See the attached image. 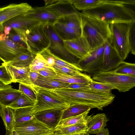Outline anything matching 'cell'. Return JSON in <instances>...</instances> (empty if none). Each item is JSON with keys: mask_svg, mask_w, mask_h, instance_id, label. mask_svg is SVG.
<instances>
[{"mask_svg": "<svg viewBox=\"0 0 135 135\" xmlns=\"http://www.w3.org/2000/svg\"><path fill=\"white\" fill-rule=\"evenodd\" d=\"M112 71L117 74L135 76V64L123 61Z\"/></svg>", "mask_w": 135, "mask_h": 135, "instance_id": "obj_33", "label": "cell"}, {"mask_svg": "<svg viewBox=\"0 0 135 135\" xmlns=\"http://www.w3.org/2000/svg\"><path fill=\"white\" fill-rule=\"evenodd\" d=\"M90 110H88L80 115L61 120L57 126L64 127L79 123L88 124L91 117L89 115Z\"/></svg>", "mask_w": 135, "mask_h": 135, "instance_id": "obj_26", "label": "cell"}, {"mask_svg": "<svg viewBox=\"0 0 135 135\" xmlns=\"http://www.w3.org/2000/svg\"><path fill=\"white\" fill-rule=\"evenodd\" d=\"M18 90L25 94L32 100L36 102V94L35 92L31 88L24 84L20 83Z\"/></svg>", "mask_w": 135, "mask_h": 135, "instance_id": "obj_40", "label": "cell"}, {"mask_svg": "<svg viewBox=\"0 0 135 135\" xmlns=\"http://www.w3.org/2000/svg\"><path fill=\"white\" fill-rule=\"evenodd\" d=\"M89 134L88 133H80L76 134H73V135H89Z\"/></svg>", "mask_w": 135, "mask_h": 135, "instance_id": "obj_49", "label": "cell"}, {"mask_svg": "<svg viewBox=\"0 0 135 135\" xmlns=\"http://www.w3.org/2000/svg\"><path fill=\"white\" fill-rule=\"evenodd\" d=\"M131 22H121L109 24L110 35L108 40L116 49L123 61L130 51L128 33Z\"/></svg>", "mask_w": 135, "mask_h": 135, "instance_id": "obj_6", "label": "cell"}, {"mask_svg": "<svg viewBox=\"0 0 135 135\" xmlns=\"http://www.w3.org/2000/svg\"><path fill=\"white\" fill-rule=\"evenodd\" d=\"M45 31L49 38L50 44L49 49L55 54L60 56L72 63L77 64L79 59L69 53L65 49L63 41L55 31L52 23L48 22Z\"/></svg>", "mask_w": 135, "mask_h": 135, "instance_id": "obj_10", "label": "cell"}, {"mask_svg": "<svg viewBox=\"0 0 135 135\" xmlns=\"http://www.w3.org/2000/svg\"><path fill=\"white\" fill-rule=\"evenodd\" d=\"M104 44L92 51L83 58L79 59L77 64L83 71L93 75L101 71Z\"/></svg>", "mask_w": 135, "mask_h": 135, "instance_id": "obj_11", "label": "cell"}, {"mask_svg": "<svg viewBox=\"0 0 135 135\" xmlns=\"http://www.w3.org/2000/svg\"><path fill=\"white\" fill-rule=\"evenodd\" d=\"M59 0H44L45 5L53 4L58 1Z\"/></svg>", "mask_w": 135, "mask_h": 135, "instance_id": "obj_47", "label": "cell"}, {"mask_svg": "<svg viewBox=\"0 0 135 135\" xmlns=\"http://www.w3.org/2000/svg\"><path fill=\"white\" fill-rule=\"evenodd\" d=\"M12 87V86L9 85H6L0 80V90Z\"/></svg>", "mask_w": 135, "mask_h": 135, "instance_id": "obj_46", "label": "cell"}, {"mask_svg": "<svg viewBox=\"0 0 135 135\" xmlns=\"http://www.w3.org/2000/svg\"><path fill=\"white\" fill-rule=\"evenodd\" d=\"M78 12L68 0H59L52 4L32 7L25 14L37 21L52 23L65 15Z\"/></svg>", "mask_w": 135, "mask_h": 135, "instance_id": "obj_4", "label": "cell"}, {"mask_svg": "<svg viewBox=\"0 0 135 135\" xmlns=\"http://www.w3.org/2000/svg\"><path fill=\"white\" fill-rule=\"evenodd\" d=\"M47 23H42L26 33V45L28 51L36 55L49 49L50 42L45 30Z\"/></svg>", "mask_w": 135, "mask_h": 135, "instance_id": "obj_8", "label": "cell"}, {"mask_svg": "<svg viewBox=\"0 0 135 135\" xmlns=\"http://www.w3.org/2000/svg\"><path fill=\"white\" fill-rule=\"evenodd\" d=\"M1 117L3 120L6 130H13L15 124L13 109L8 107L3 106Z\"/></svg>", "mask_w": 135, "mask_h": 135, "instance_id": "obj_29", "label": "cell"}, {"mask_svg": "<svg viewBox=\"0 0 135 135\" xmlns=\"http://www.w3.org/2000/svg\"><path fill=\"white\" fill-rule=\"evenodd\" d=\"M88 124L79 123L64 127L57 126L54 130L56 135H71L80 133H87Z\"/></svg>", "mask_w": 135, "mask_h": 135, "instance_id": "obj_22", "label": "cell"}, {"mask_svg": "<svg viewBox=\"0 0 135 135\" xmlns=\"http://www.w3.org/2000/svg\"><path fill=\"white\" fill-rule=\"evenodd\" d=\"M69 84L54 80L51 79L46 78L40 75L33 85L47 89H54L65 88Z\"/></svg>", "mask_w": 135, "mask_h": 135, "instance_id": "obj_24", "label": "cell"}, {"mask_svg": "<svg viewBox=\"0 0 135 135\" xmlns=\"http://www.w3.org/2000/svg\"><path fill=\"white\" fill-rule=\"evenodd\" d=\"M63 42L66 49L79 59L83 58L91 51L86 40L82 35L73 39L63 41Z\"/></svg>", "mask_w": 135, "mask_h": 135, "instance_id": "obj_15", "label": "cell"}, {"mask_svg": "<svg viewBox=\"0 0 135 135\" xmlns=\"http://www.w3.org/2000/svg\"><path fill=\"white\" fill-rule=\"evenodd\" d=\"M109 131L107 128H105L96 135H109Z\"/></svg>", "mask_w": 135, "mask_h": 135, "instance_id": "obj_45", "label": "cell"}, {"mask_svg": "<svg viewBox=\"0 0 135 135\" xmlns=\"http://www.w3.org/2000/svg\"><path fill=\"white\" fill-rule=\"evenodd\" d=\"M89 83L69 84L68 86L64 88L76 91H88L89 90Z\"/></svg>", "mask_w": 135, "mask_h": 135, "instance_id": "obj_42", "label": "cell"}, {"mask_svg": "<svg viewBox=\"0 0 135 135\" xmlns=\"http://www.w3.org/2000/svg\"><path fill=\"white\" fill-rule=\"evenodd\" d=\"M56 73L70 75H77L81 74L82 72L67 67L54 65L53 66Z\"/></svg>", "mask_w": 135, "mask_h": 135, "instance_id": "obj_38", "label": "cell"}, {"mask_svg": "<svg viewBox=\"0 0 135 135\" xmlns=\"http://www.w3.org/2000/svg\"><path fill=\"white\" fill-rule=\"evenodd\" d=\"M40 54L47 62L49 66L53 67L55 64V61L52 56V52L49 49H47Z\"/></svg>", "mask_w": 135, "mask_h": 135, "instance_id": "obj_41", "label": "cell"}, {"mask_svg": "<svg viewBox=\"0 0 135 135\" xmlns=\"http://www.w3.org/2000/svg\"><path fill=\"white\" fill-rule=\"evenodd\" d=\"M25 13L3 23L2 24L3 27H9L11 29H15L25 34L27 32L33 28L44 23L28 16Z\"/></svg>", "mask_w": 135, "mask_h": 135, "instance_id": "obj_14", "label": "cell"}, {"mask_svg": "<svg viewBox=\"0 0 135 135\" xmlns=\"http://www.w3.org/2000/svg\"><path fill=\"white\" fill-rule=\"evenodd\" d=\"M91 109L89 107L82 104L70 105L63 110L61 120L80 115Z\"/></svg>", "mask_w": 135, "mask_h": 135, "instance_id": "obj_27", "label": "cell"}, {"mask_svg": "<svg viewBox=\"0 0 135 135\" xmlns=\"http://www.w3.org/2000/svg\"><path fill=\"white\" fill-rule=\"evenodd\" d=\"M51 79L54 80L68 84H88L92 80L90 76L83 73L80 75L73 76L56 73V76Z\"/></svg>", "mask_w": 135, "mask_h": 135, "instance_id": "obj_21", "label": "cell"}, {"mask_svg": "<svg viewBox=\"0 0 135 135\" xmlns=\"http://www.w3.org/2000/svg\"><path fill=\"white\" fill-rule=\"evenodd\" d=\"M104 45L103 64L101 71L106 72L113 70L123 61L108 40L104 41Z\"/></svg>", "mask_w": 135, "mask_h": 135, "instance_id": "obj_16", "label": "cell"}, {"mask_svg": "<svg viewBox=\"0 0 135 135\" xmlns=\"http://www.w3.org/2000/svg\"><path fill=\"white\" fill-rule=\"evenodd\" d=\"M28 51L26 48L13 42L3 31L0 33V59L3 63L9 62L19 55Z\"/></svg>", "mask_w": 135, "mask_h": 135, "instance_id": "obj_13", "label": "cell"}, {"mask_svg": "<svg viewBox=\"0 0 135 135\" xmlns=\"http://www.w3.org/2000/svg\"><path fill=\"white\" fill-rule=\"evenodd\" d=\"M80 15L82 36L85 39L92 51L104 44L110 35L109 24L81 13Z\"/></svg>", "mask_w": 135, "mask_h": 135, "instance_id": "obj_3", "label": "cell"}, {"mask_svg": "<svg viewBox=\"0 0 135 135\" xmlns=\"http://www.w3.org/2000/svg\"><path fill=\"white\" fill-rule=\"evenodd\" d=\"M88 92L100 94L112 93V91L114 89L110 85L104 83L95 81L92 79L89 84Z\"/></svg>", "mask_w": 135, "mask_h": 135, "instance_id": "obj_30", "label": "cell"}, {"mask_svg": "<svg viewBox=\"0 0 135 135\" xmlns=\"http://www.w3.org/2000/svg\"><path fill=\"white\" fill-rule=\"evenodd\" d=\"M2 64L6 66L12 77L13 83H19L31 88V85L29 78L30 72L29 66L19 68Z\"/></svg>", "mask_w": 135, "mask_h": 135, "instance_id": "obj_19", "label": "cell"}, {"mask_svg": "<svg viewBox=\"0 0 135 135\" xmlns=\"http://www.w3.org/2000/svg\"><path fill=\"white\" fill-rule=\"evenodd\" d=\"M92 79L107 84L120 92L129 91L135 86V76L117 74L112 71H100L93 74Z\"/></svg>", "mask_w": 135, "mask_h": 135, "instance_id": "obj_7", "label": "cell"}, {"mask_svg": "<svg viewBox=\"0 0 135 135\" xmlns=\"http://www.w3.org/2000/svg\"><path fill=\"white\" fill-rule=\"evenodd\" d=\"M13 130L19 135H48L54 133L53 130L35 116L28 121L15 124Z\"/></svg>", "mask_w": 135, "mask_h": 135, "instance_id": "obj_12", "label": "cell"}, {"mask_svg": "<svg viewBox=\"0 0 135 135\" xmlns=\"http://www.w3.org/2000/svg\"><path fill=\"white\" fill-rule=\"evenodd\" d=\"M33 107L13 109L15 124L25 122L32 119L34 117L33 112Z\"/></svg>", "mask_w": 135, "mask_h": 135, "instance_id": "obj_28", "label": "cell"}, {"mask_svg": "<svg viewBox=\"0 0 135 135\" xmlns=\"http://www.w3.org/2000/svg\"><path fill=\"white\" fill-rule=\"evenodd\" d=\"M64 109L56 108L44 110L35 113L34 115L38 120L54 131L61 120Z\"/></svg>", "mask_w": 135, "mask_h": 135, "instance_id": "obj_17", "label": "cell"}, {"mask_svg": "<svg viewBox=\"0 0 135 135\" xmlns=\"http://www.w3.org/2000/svg\"><path fill=\"white\" fill-rule=\"evenodd\" d=\"M74 7L79 10L89 9L103 3L104 0H68Z\"/></svg>", "mask_w": 135, "mask_h": 135, "instance_id": "obj_31", "label": "cell"}, {"mask_svg": "<svg viewBox=\"0 0 135 135\" xmlns=\"http://www.w3.org/2000/svg\"><path fill=\"white\" fill-rule=\"evenodd\" d=\"M39 75L40 74L37 72L30 71L29 78L30 83L31 85V87L33 83L36 81Z\"/></svg>", "mask_w": 135, "mask_h": 135, "instance_id": "obj_44", "label": "cell"}, {"mask_svg": "<svg viewBox=\"0 0 135 135\" xmlns=\"http://www.w3.org/2000/svg\"><path fill=\"white\" fill-rule=\"evenodd\" d=\"M49 66L42 56L38 54L36 55L29 67L30 71L37 73L39 71Z\"/></svg>", "mask_w": 135, "mask_h": 135, "instance_id": "obj_34", "label": "cell"}, {"mask_svg": "<svg viewBox=\"0 0 135 135\" xmlns=\"http://www.w3.org/2000/svg\"><path fill=\"white\" fill-rule=\"evenodd\" d=\"M3 27L2 24H0V33L3 31Z\"/></svg>", "mask_w": 135, "mask_h": 135, "instance_id": "obj_48", "label": "cell"}, {"mask_svg": "<svg viewBox=\"0 0 135 135\" xmlns=\"http://www.w3.org/2000/svg\"><path fill=\"white\" fill-rule=\"evenodd\" d=\"M133 7L114 2L113 0L104 2L93 8L82 11L81 13L93 17L109 24L135 21Z\"/></svg>", "mask_w": 135, "mask_h": 135, "instance_id": "obj_2", "label": "cell"}, {"mask_svg": "<svg viewBox=\"0 0 135 135\" xmlns=\"http://www.w3.org/2000/svg\"><path fill=\"white\" fill-rule=\"evenodd\" d=\"M52 24L63 41L73 39L82 35L81 18L78 12L65 15Z\"/></svg>", "mask_w": 135, "mask_h": 135, "instance_id": "obj_5", "label": "cell"}, {"mask_svg": "<svg viewBox=\"0 0 135 135\" xmlns=\"http://www.w3.org/2000/svg\"><path fill=\"white\" fill-rule=\"evenodd\" d=\"M2 64L0 66V80L6 85H9L13 83L12 77L6 66Z\"/></svg>", "mask_w": 135, "mask_h": 135, "instance_id": "obj_39", "label": "cell"}, {"mask_svg": "<svg viewBox=\"0 0 135 135\" xmlns=\"http://www.w3.org/2000/svg\"><path fill=\"white\" fill-rule=\"evenodd\" d=\"M36 102L32 100L23 93L11 104L8 106L13 109L27 107H33Z\"/></svg>", "mask_w": 135, "mask_h": 135, "instance_id": "obj_32", "label": "cell"}, {"mask_svg": "<svg viewBox=\"0 0 135 135\" xmlns=\"http://www.w3.org/2000/svg\"><path fill=\"white\" fill-rule=\"evenodd\" d=\"M2 107H3V106L2 105H1V104H0V116H1V115L2 109Z\"/></svg>", "mask_w": 135, "mask_h": 135, "instance_id": "obj_50", "label": "cell"}, {"mask_svg": "<svg viewBox=\"0 0 135 135\" xmlns=\"http://www.w3.org/2000/svg\"><path fill=\"white\" fill-rule=\"evenodd\" d=\"M36 55L29 51L21 54L9 62L3 64L13 67L22 68L29 67Z\"/></svg>", "mask_w": 135, "mask_h": 135, "instance_id": "obj_23", "label": "cell"}, {"mask_svg": "<svg viewBox=\"0 0 135 135\" xmlns=\"http://www.w3.org/2000/svg\"><path fill=\"white\" fill-rule=\"evenodd\" d=\"M109 120L104 113H98L91 116L88 125V133L97 134L107 126V123Z\"/></svg>", "mask_w": 135, "mask_h": 135, "instance_id": "obj_20", "label": "cell"}, {"mask_svg": "<svg viewBox=\"0 0 135 135\" xmlns=\"http://www.w3.org/2000/svg\"><path fill=\"white\" fill-rule=\"evenodd\" d=\"M22 93L12 87L0 89V104L3 106H8L15 101Z\"/></svg>", "mask_w": 135, "mask_h": 135, "instance_id": "obj_25", "label": "cell"}, {"mask_svg": "<svg viewBox=\"0 0 135 135\" xmlns=\"http://www.w3.org/2000/svg\"></svg>", "mask_w": 135, "mask_h": 135, "instance_id": "obj_51", "label": "cell"}, {"mask_svg": "<svg viewBox=\"0 0 135 135\" xmlns=\"http://www.w3.org/2000/svg\"><path fill=\"white\" fill-rule=\"evenodd\" d=\"M44 77L52 79L56 75V73L53 67L49 66L40 70L37 73Z\"/></svg>", "mask_w": 135, "mask_h": 135, "instance_id": "obj_43", "label": "cell"}, {"mask_svg": "<svg viewBox=\"0 0 135 135\" xmlns=\"http://www.w3.org/2000/svg\"><path fill=\"white\" fill-rule=\"evenodd\" d=\"M50 93L56 98L70 105L81 104L91 109L102 110L104 108L112 103L115 95L112 93L100 94L88 91H76L65 88L50 89Z\"/></svg>", "mask_w": 135, "mask_h": 135, "instance_id": "obj_1", "label": "cell"}, {"mask_svg": "<svg viewBox=\"0 0 135 135\" xmlns=\"http://www.w3.org/2000/svg\"><path fill=\"white\" fill-rule=\"evenodd\" d=\"M52 56L55 61V65L76 70L81 72L83 71L77 64L69 62L61 58L53 53Z\"/></svg>", "mask_w": 135, "mask_h": 135, "instance_id": "obj_36", "label": "cell"}, {"mask_svg": "<svg viewBox=\"0 0 135 135\" xmlns=\"http://www.w3.org/2000/svg\"><path fill=\"white\" fill-rule=\"evenodd\" d=\"M31 88L35 92L36 98L35 104L33 108L34 114L49 109H65L69 106V104L53 96L43 88L33 85Z\"/></svg>", "mask_w": 135, "mask_h": 135, "instance_id": "obj_9", "label": "cell"}, {"mask_svg": "<svg viewBox=\"0 0 135 135\" xmlns=\"http://www.w3.org/2000/svg\"><path fill=\"white\" fill-rule=\"evenodd\" d=\"M7 35L15 44L27 48L25 33L15 29H11Z\"/></svg>", "mask_w": 135, "mask_h": 135, "instance_id": "obj_35", "label": "cell"}, {"mask_svg": "<svg viewBox=\"0 0 135 135\" xmlns=\"http://www.w3.org/2000/svg\"><path fill=\"white\" fill-rule=\"evenodd\" d=\"M128 39L130 52L135 55V21L131 22L128 33Z\"/></svg>", "mask_w": 135, "mask_h": 135, "instance_id": "obj_37", "label": "cell"}, {"mask_svg": "<svg viewBox=\"0 0 135 135\" xmlns=\"http://www.w3.org/2000/svg\"><path fill=\"white\" fill-rule=\"evenodd\" d=\"M32 7L26 3L12 4L0 8V24L20 14L26 12Z\"/></svg>", "mask_w": 135, "mask_h": 135, "instance_id": "obj_18", "label": "cell"}]
</instances>
